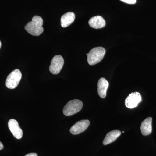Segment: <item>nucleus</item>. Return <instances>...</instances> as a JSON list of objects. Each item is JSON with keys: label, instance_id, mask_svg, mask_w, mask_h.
<instances>
[{"label": "nucleus", "instance_id": "1", "mask_svg": "<svg viewBox=\"0 0 156 156\" xmlns=\"http://www.w3.org/2000/svg\"><path fill=\"white\" fill-rule=\"evenodd\" d=\"M43 20L39 16H35L33 17L32 21L29 22L25 26V30L34 36H38L44 32V28L42 27Z\"/></svg>", "mask_w": 156, "mask_h": 156}, {"label": "nucleus", "instance_id": "2", "mask_svg": "<svg viewBox=\"0 0 156 156\" xmlns=\"http://www.w3.org/2000/svg\"><path fill=\"white\" fill-rule=\"evenodd\" d=\"M105 49L102 47H97L92 49L87 53V61L90 65H94L102 60L105 55Z\"/></svg>", "mask_w": 156, "mask_h": 156}, {"label": "nucleus", "instance_id": "3", "mask_svg": "<svg viewBox=\"0 0 156 156\" xmlns=\"http://www.w3.org/2000/svg\"><path fill=\"white\" fill-rule=\"evenodd\" d=\"M83 103L81 101L78 99L71 100L64 106L63 113L66 116H70L81 110Z\"/></svg>", "mask_w": 156, "mask_h": 156}, {"label": "nucleus", "instance_id": "4", "mask_svg": "<svg viewBox=\"0 0 156 156\" xmlns=\"http://www.w3.org/2000/svg\"><path fill=\"white\" fill-rule=\"evenodd\" d=\"M22 77V74L19 69H16L8 76L6 81V86L10 89H14L18 86Z\"/></svg>", "mask_w": 156, "mask_h": 156}, {"label": "nucleus", "instance_id": "5", "mask_svg": "<svg viewBox=\"0 0 156 156\" xmlns=\"http://www.w3.org/2000/svg\"><path fill=\"white\" fill-rule=\"evenodd\" d=\"M64 59L60 55L54 56L51 61L49 69L50 73L54 75H57L60 73L64 65Z\"/></svg>", "mask_w": 156, "mask_h": 156}, {"label": "nucleus", "instance_id": "6", "mask_svg": "<svg viewBox=\"0 0 156 156\" xmlns=\"http://www.w3.org/2000/svg\"><path fill=\"white\" fill-rule=\"evenodd\" d=\"M142 100L141 95L139 92H134L130 94L125 100L126 106L129 108H134L138 105Z\"/></svg>", "mask_w": 156, "mask_h": 156}, {"label": "nucleus", "instance_id": "7", "mask_svg": "<svg viewBox=\"0 0 156 156\" xmlns=\"http://www.w3.org/2000/svg\"><path fill=\"white\" fill-rule=\"evenodd\" d=\"M90 125L88 120H83L79 121L71 127L70 132L73 135L80 134L86 131Z\"/></svg>", "mask_w": 156, "mask_h": 156}, {"label": "nucleus", "instance_id": "8", "mask_svg": "<svg viewBox=\"0 0 156 156\" xmlns=\"http://www.w3.org/2000/svg\"><path fill=\"white\" fill-rule=\"evenodd\" d=\"M8 126L10 131L15 138L17 139L22 138L23 131L20 127L18 122L16 120L11 119L9 120Z\"/></svg>", "mask_w": 156, "mask_h": 156}, {"label": "nucleus", "instance_id": "9", "mask_svg": "<svg viewBox=\"0 0 156 156\" xmlns=\"http://www.w3.org/2000/svg\"><path fill=\"white\" fill-rule=\"evenodd\" d=\"M109 87L108 81L104 78L99 79L98 83V95L102 98H105L107 95V91Z\"/></svg>", "mask_w": 156, "mask_h": 156}, {"label": "nucleus", "instance_id": "10", "mask_svg": "<svg viewBox=\"0 0 156 156\" xmlns=\"http://www.w3.org/2000/svg\"><path fill=\"white\" fill-rule=\"evenodd\" d=\"M89 24L92 28L100 29L104 27L106 23L103 17L100 16H96L89 20Z\"/></svg>", "mask_w": 156, "mask_h": 156}, {"label": "nucleus", "instance_id": "11", "mask_svg": "<svg viewBox=\"0 0 156 156\" xmlns=\"http://www.w3.org/2000/svg\"><path fill=\"white\" fill-rule=\"evenodd\" d=\"M152 119L151 117L146 119L142 122L141 123L140 126V130L141 133L144 136L149 135L151 133L152 131Z\"/></svg>", "mask_w": 156, "mask_h": 156}, {"label": "nucleus", "instance_id": "12", "mask_svg": "<svg viewBox=\"0 0 156 156\" xmlns=\"http://www.w3.org/2000/svg\"><path fill=\"white\" fill-rule=\"evenodd\" d=\"M75 19V14L73 12L66 13L62 16L61 25L63 28L67 27L72 24Z\"/></svg>", "mask_w": 156, "mask_h": 156}, {"label": "nucleus", "instance_id": "13", "mask_svg": "<svg viewBox=\"0 0 156 156\" xmlns=\"http://www.w3.org/2000/svg\"><path fill=\"white\" fill-rule=\"evenodd\" d=\"M121 134V132L119 130H114L108 132L104 140L103 144L106 145L112 143L115 141Z\"/></svg>", "mask_w": 156, "mask_h": 156}, {"label": "nucleus", "instance_id": "14", "mask_svg": "<svg viewBox=\"0 0 156 156\" xmlns=\"http://www.w3.org/2000/svg\"><path fill=\"white\" fill-rule=\"evenodd\" d=\"M120 1L128 4H135L136 2V0H120Z\"/></svg>", "mask_w": 156, "mask_h": 156}, {"label": "nucleus", "instance_id": "15", "mask_svg": "<svg viewBox=\"0 0 156 156\" xmlns=\"http://www.w3.org/2000/svg\"><path fill=\"white\" fill-rule=\"evenodd\" d=\"M25 156H38V155L35 153H31L27 154Z\"/></svg>", "mask_w": 156, "mask_h": 156}, {"label": "nucleus", "instance_id": "16", "mask_svg": "<svg viewBox=\"0 0 156 156\" xmlns=\"http://www.w3.org/2000/svg\"><path fill=\"white\" fill-rule=\"evenodd\" d=\"M4 148V145H3V144L0 141V150L3 149Z\"/></svg>", "mask_w": 156, "mask_h": 156}, {"label": "nucleus", "instance_id": "17", "mask_svg": "<svg viewBox=\"0 0 156 156\" xmlns=\"http://www.w3.org/2000/svg\"><path fill=\"white\" fill-rule=\"evenodd\" d=\"M1 46H2V43H1V41H0V48H1Z\"/></svg>", "mask_w": 156, "mask_h": 156}]
</instances>
